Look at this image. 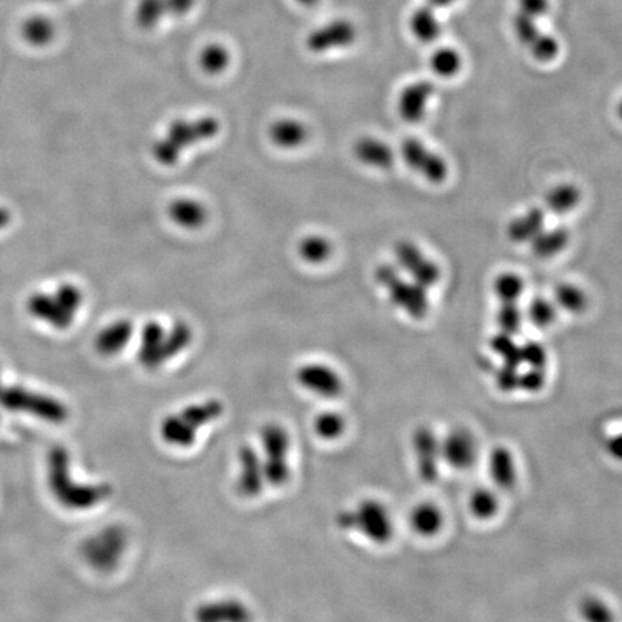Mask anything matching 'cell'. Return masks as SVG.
<instances>
[{"label": "cell", "mask_w": 622, "mask_h": 622, "mask_svg": "<svg viewBox=\"0 0 622 622\" xmlns=\"http://www.w3.org/2000/svg\"><path fill=\"white\" fill-rule=\"evenodd\" d=\"M47 486L52 499L68 512H88L107 502V483H83L72 476L71 454L64 445H54L47 455Z\"/></svg>", "instance_id": "6da1fadb"}, {"label": "cell", "mask_w": 622, "mask_h": 622, "mask_svg": "<svg viewBox=\"0 0 622 622\" xmlns=\"http://www.w3.org/2000/svg\"><path fill=\"white\" fill-rule=\"evenodd\" d=\"M221 130L219 121L212 116L199 117L195 120H173L165 136L153 144V157L163 166L178 163L183 150L202 142H208Z\"/></svg>", "instance_id": "7a4b0ae2"}, {"label": "cell", "mask_w": 622, "mask_h": 622, "mask_svg": "<svg viewBox=\"0 0 622 622\" xmlns=\"http://www.w3.org/2000/svg\"><path fill=\"white\" fill-rule=\"evenodd\" d=\"M337 526L358 532L375 545H386L395 535L394 519L388 507L376 499H365L336 517Z\"/></svg>", "instance_id": "3957f363"}, {"label": "cell", "mask_w": 622, "mask_h": 622, "mask_svg": "<svg viewBox=\"0 0 622 622\" xmlns=\"http://www.w3.org/2000/svg\"><path fill=\"white\" fill-rule=\"evenodd\" d=\"M129 546V533L119 523L101 527L81 542L80 555L85 565L98 574H110L123 561Z\"/></svg>", "instance_id": "277c9868"}, {"label": "cell", "mask_w": 622, "mask_h": 622, "mask_svg": "<svg viewBox=\"0 0 622 622\" xmlns=\"http://www.w3.org/2000/svg\"><path fill=\"white\" fill-rule=\"evenodd\" d=\"M261 458H263L265 480L273 487L286 486L291 477L290 435L283 425L265 424L260 435Z\"/></svg>", "instance_id": "5b68a950"}, {"label": "cell", "mask_w": 622, "mask_h": 622, "mask_svg": "<svg viewBox=\"0 0 622 622\" xmlns=\"http://www.w3.org/2000/svg\"><path fill=\"white\" fill-rule=\"evenodd\" d=\"M0 407L49 424H64L68 419V408L61 401L22 388H6L0 385Z\"/></svg>", "instance_id": "8992f818"}, {"label": "cell", "mask_w": 622, "mask_h": 622, "mask_svg": "<svg viewBox=\"0 0 622 622\" xmlns=\"http://www.w3.org/2000/svg\"><path fill=\"white\" fill-rule=\"evenodd\" d=\"M538 22L539 19L516 12L512 21L513 32L520 45L525 47L536 61L548 64L558 58L561 45L555 36L543 32Z\"/></svg>", "instance_id": "52a82bcc"}, {"label": "cell", "mask_w": 622, "mask_h": 622, "mask_svg": "<svg viewBox=\"0 0 622 622\" xmlns=\"http://www.w3.org/2000/svg\"><path fill=\"white\" fill-rule=\"evenodd\" d=\"M358 39V28L349 19H333L313 29L306 38V48L311 54H327L337 49L349 48Z\"/></svg>", "instance_id": "ba28073f"}, {"label": "cell", "mask_w": 622, "mask_h": 622, "mask_svg": "<svg viewBox=\"0 0 622 622\" xmlns=\"http://www.w3.org/2000/svg\"><path fill=\"white\" fill-rule=\"evenodd\" d=\"M198 0H137L134 22L142 31H153L168 18H185Z\"/></svg>", "instance_id": "9c48e42d"}, {"label": "cell", "mask_w": 622, "mask_h": 622, "mask_svg": "<svg viewBox=\"0 0 622 622\" xmlns=\"http://www.w3.org/2000/svg\"><path fill=\"white\" fill-rule=\"evenodd\" d=\"M376 280L388 290L389 296L396 306L401 307L414 317L422 316L425 313L427 301H425L424 291L418 284L412 286V284L402 280L394 268L385 267V265L376 271Z\"/></svg>", "instance_id": "30bf717a"}, {"label": "cell", "mask_w": 622, "mask_h": 622, "mask_svg": "<svg viewBox=\"0 0 622 622\" xmlns=\"http://www.w3.org/2000/svg\"><path fill=\"white\" fill-rule=\"evenodd\" d=\"M265 480L264 464L261 454L252 445H242L238 450L237 491L245 499H254L261 494Z\"/></svg>", "instance_id": "8fae6325"}, {"label": "cell", "mask_w": 622, "mask_h": 622, "mask_svg": "<svg viewBox=\"0 0 622 622\" xmlns=\"http://www.w3.org/2000/svg\"><path fill=\"white\" fill-rule=\"evenodd\" d=\"M297 382L311 394L322 398H337L343 391L339 373L323 363H306L296 373Z\"/></svg>", "instance_id": "7c38bea8"}, {"label": "cell", "mask_w": 622, "mask_h": 622, "mask_svg": "<svg viewBox=\"0 0 622 622\" xmlns=\"http://www.w3.org/2000/svg\"><path fill=\"white\" fill-rule=\"evenodd\" d=\"M402 156L409 168L431 182H441L447 176L444 159L417 139L405 140L402 144Z\"/></svg>", "instance_id": "4fadbf2b"}, {"label": "cell", "mask_w": 622, "mask_h": 622, "mask_svg": "<svg viewBox=\"0 0 622 622\" xmlns=\"http://www.w3.org/2000/svg\"><path fill=\"white\" fill-rule=\"evenodd\" d=\"M477 455H479L477 440L464 428L448 432L447 437L441 441V457L445 463L457 470H466L474 466Z\"/></svg>", "instance_id": "5bb4252c"}, {"label": "cell", "mask_w": 622, "mask_h": 622, "mask_svg": "<svg viewBox=\"0 0 622 622\" xmlns=\"http://www.w3.org/2000/svg\"><path fill=\"white\" fill-rule=\"evenodd\" d=\"M195 622H252L251 608L238 598H221L199 604Z\"/></svg>", "instance_id": "9a60e30c"}, {"label": "cell", "mask_w": 622, "mask_h": 622, "mask_svg": "<svg viewBox=\"0 0 622 622\" xmlns=\"http://www.w3.org/2000/svg\"><path fill=\"white\" fill-rule=\"evenodd\" d=\"M434 94L435 88L430 81H417L407 85L398 97L399 116L408 123H418L427 114Z\"/></svg>", "instance_id": "2e32d148"}, {"label": "cell", "mask_w": 622, "mask_h": 622, "mask_svg": "<svg viewBox=\"0 0 622 622\" xmlns=\"http://www.w3.org/2000/svg\"><path fill=\"white\" fill-rule=\"evenodd\" d=\"M165 335L166 327L157 322H150L144 326L140 339L139 362L143 368L155 371L165 365Z\"/></svg>", "instance_id": "e0dca14e"}, {"label": "cell", "mask_w": 622, "mask_h": 622, "mask_svg": "<svg viewBox=\"0 0 622 622\" xmlns=\"http://www.w3.org/2000/svg\"><path fill=\"white\" fill-rule=\"evenodd\" d=\"M396 258H398L399 264L418 281V284L428 286V284L437 281V267L430 261L425 260L422 252L414 245L408 244V242L399 244L396 247Z\"/></svg>", "instance_id": "ac0fdd59"}, {"label": "cell", "mask_w": 622, "mask_h": 622, "mask_svg": "<svg viewBox=\"0 0 622 622\" xmlns=\"http://www.w3.org/2000/svg\"><path fill=\"white\" fill-rule=\"evenodd\" d=\"M412 532L422 538L438 535L444 526L443 510L437 504L424 502L412 507L408 517Z\"/></svg>", "instance_id": "d6986e66"}, {"label": "cell", "mask_w": 622, "mask_h": 622, "mask_svg": "<svg viewBox=\"0 0 622 622\" xmlns=\"http://www.w3.org/2000/svg\"><path fill=\"white\" fill-rule=\"evenodd\" d=\"M222 414H224V404L218 399H209V401L199 402V404L188 405V407L176 412L180 421L195 434H199V431L206 425L221 418Z\"/></svg>", "instance_id": "ffe728a7"}, {"label": "cell", "mask_w": 622, "mask_h": 622, "mask_svg": "<svg viewBox=\"0 0 622 622\" xmlns=\"http://www.w3.org/2000/svg\"><path fill=\"white\" fill-rule=\"evenodd\" d=\"M489 474L494 486L510 490L516 486L517 464L515 457L506 448H494L489 458Z\"/></svg>", "instance_id": "44dd1931"}, {"label": "cell", "mask_w": 622, "mask_h": 622, "mask_svg": "<svg viewBox=\"0 0 622 622\" xmlns=\"http://www.w3.org/2000/svg\"><path fill=\"white\" fill-rule=\"evenodd\" d=\"M168 214L176 225L185 229L201 228L208 219L205 206L191 198H179L170 202Z\"/></svg>", "instance_id": "7402d4cb"}, {"label": "cell", "mask_w": 622, "mask_h": 622, "mask_svg": "<svg viewBox=\"0 0 622 622\" xmlns=\"http://www.w3.org/2000/svg\"><path fill=\"white\" fill-rule=\"evenodd\" d=\"M355 155L360 162L376 169H389L394 165V153L391 147L375 137H362L356 142Z\"/></svg>", "instance_id": "603a6c76"}, {"label": "cell", "mask_w": 622, "mask_h": 622, "mask_svg": "<svg viewBox=\"0 0 622 622\" xmlns=\"http://www.w3.org/2000/svg\"><path fill=\"white\" fill-rule=\"evenodd\" d=\"M409 29L422 44H432L443 34V25L438 19L437 12L428 5L421 6L412 12L409 18Z\"/></svg>", "instance_id": "cb8c5ba5"}, {"label": "cell", "mask_w": 622, "mask_h": 622, "mask_svg": "<svg viewBox=\"0 0 622 622\" xmlns=\"http://www.w3.org/2000/svg\"><path fill=\"white\" fill-rule=\"evenodd\" d=\"M268 134L271 142L281 149H296L306 142L309 130L300 120L280 119L271 124Z\"/></svg>", "instance_id": "d4e9b609"}, {"label": "cell", "mask_w": 622, "mask_h": 622, "mask_svg": "<svg viewBox=\"0 0 622 622\" xmlns=\"http://www.w3.org/2000/svg\"><path fill=\"white\" fill-rule=\"evenodd\" d=\"M21 35L26 44L34 48H45L54 42L57 25L45 15H32L21 26Z\"/></svg>", "instance_id": "484cf974"}, {"label": "cell", "mask_w": 622, "mask_h": 622, "mask_svg": "<svg viewBox=\"0 0 622 622\" xmlns=\"http://www.w3.org/2000/svg\"><path fill=\"white\" fill-rule=\"evenodd\" d=\"M133 335L132 323L127 320H120L108 326L100 336H98L97 347L103 355H114L119 353L130 342Z\"/></svg>", "instance_id": "4316f807"}, {"label": "cell", "mask_w": 622, "mask_h": 622, "mask_svg": "<svg viewBox=\"0 0 622 622\" xmlns=\"http://www.w3.org/2000/svg\"><path fill=\"white\" fill-rule=\"evenodd\" d=\"M199 65L208 75H219L231 65V52L225 45L209 44L199 54Z\"/></svg>", "instance_id": "83f0119b"}, {"label": "cell", "mask_w": 622, "mask_h": 622, "mask_svg": "<svg viewBox=\"0 0 622 622\" xmlns=\"http://www.w3.org/2000/svg\"><path fill=\"white\" fill-rule=\"evenodd\" d=\"M431 68L438 77L453 78L463 68V57L454 48L437 49L431 57Z\"/></svg>", "instance_id": "f1b7e54d"}, {"label": "cell", "mask_w": 622, "mask_h": 622, "mask_svg": "<svg viewBox=\"0 0 622 622\" xmlns=\"http://www.w3.org/2000/svg\"><path fill=\"white\" fill-rule=\"evenodd\" d=\"M314 432L322 440L333 441L342 437L346 431V419L340 412L323 411L314 418Z\"/></svg>", "instance_id": "f546056e"}, {"label": "cell", "mask_w": 622, "mask_h": 622, "mask_svg": "<svg viewBox=\"0 0 622 622\" xmlns=\"http://www.w3.org/2000/svg\"><path fill=\"white\" fill-rule=\"evenodd\" d=\"M193 339L191 326L186 322H175L165 335V356L166 360H172L180 355L183 350L188 349Z\"/></svg>", "instance_id": "4dcf8cb0"}, {"label": "cell", "mask_w": 622, "mask_h": 622, "mask_svg": "<svg viewBox=\"0 0 622 622\" xmlns=\"http://www.w3.org/2000/svg\"><path fill=\"white\" fill-rule=\"evenodd\" d=\"M300 257L310 264H322L332 255V244L322 235H309L299 245Z\"/></svg>", "instance_id": "1f68e13d"}, {"label": "cell", "mask_w": 622, "mask_h": 622, "mask_svg": "<svg viewBox=\"0 0 622 622\" xmlns=\"http://www.w3.org/2000/svg\"><path fill=\"white\" fill-rule=\"evenodd\" d=\"M468 509L477 519H491L499 512V497L489 489L476 490L471 493Z\"/></svg>", "instance_id": "d6a6232c"}, {"label": "cell", "mask_w": 622, "mask_h": 622, "mask_svg": "<svg viewBox=\"0 0 622 622\" xmlns=\"http://www.w3.org/2000/svg\"><path fill=\"white\" fill-rule=\"evenodd\" d=\"M549 205L558 212H568L578 202V192L571 186H563V188L555 189L548 196Z\"/></svg>", "instance_id": "836d02e7"}, {"label": "cell", "mask_w": 622, "mask_h": 622, "mask_svg": "<svg viewBox=\"0 0 622 622\" xmlns=\"http://www.w3.org/2000/svg\"><path fill=\"white\" fill-rule=\"evenodd\" d=\"M558 301L569 311L582 310L585 304H587L584 293L574 286H563L559 288Z\"/></svg>", "instance_id": "e575fe53"}, {"label": "cell", "mask_w": 622, "mask_h": 622, "mask_svg": "<svg viewBox=\"0 0 622 622\" xmlns=\"http://www.w3.org/2000/svg\"><path fill=\"white\" fill-rule=\"evenodd\" d=\"M497 293L506 301L515 300L523 291V284L516 276H502L497 280Z\"/></svg>", "instance_id": "d590c367"}, {"label": "cell", "mask_w": 622, "mask_h": 622, "mask_svg": "<svg viewBox=\"0 0 622 622\" xmlns=\"http://www.w3.org/2000/svg\"><path fill=\"white\" fill-rule=\"evenodd\" d=\"M517 5H519L517 12L525 13L535 19H542L551 9L549 0H517Z\"/></svg>", "instance_id": "8d00e7d4"}, {"label": "cell", "mask_w": 622, "mask_h": 622, "mask_svg": "<svg viewBox=\"0 0 622 622\" xmlns=\"http://www.w3.org/2000/svg\"><path fill=\"white\" fill-rule=\"evenodd\" d=\"M585 620L587 622H612L611 612L601 601H587L584 607Z\"/></svg>", "instance_id": "74e56055"}, {"label": "cell", "mask_w": 622, "mask_h": 622, "mask_svg": "<svg viewBox=\"0 0 622 622\" xmlns=\"http://www.w3.org/2000/svg\"><path fill=\"white\" fill-rule=\"evenodd\" d=\"M566 242V234L563 232H552L548 238H546V242H536L538 245V252L540 255H552L559 250H562L565 247Z\"/></svg>", "instance_id": "f35d334b"}, {"label": "cell", "mask_w": 622, "mask_h": 622, "mask_svg": "<svg viewBox=\"0 0 622 622\" xmlns=\"http://www.w3.org/2000/svg\"><path fill=\"white\" fill-rule=\"evenodd\" d=\"M530 317L538 326H546V324H551L555 313H553L551 304L546 301H536L530 310Z\"/></svg>", "instance_id": "ab89813d"}, {"label": "cell", "mask_w": 622, "mask_h": 622, "mask_svg": "<svg viewBox=\"0 0 622 622\" xmlns=\"http://www.w3.org/2000/svg\"><path fill=\"white\" fill-rule=\"evenodd\" d=\"M457 2L458 0H427V5L434 9H443L453 6Z\"/></svg>", "instance_id": "60d3db41"}, {"label": "cell", "mask_w": 622, "mask_h": 622, "mask_svg": "<svg viewBox=\"0 0 622 622\" xmlns=\"http://www.w3.org/2000/svg\"><path fill=\"white\" fill-rule=\"evenodd\" d=\"M301 6H314L320 2V0H296Z\"/></svg>", "instance_id": "b9f144b4"}, {"label": "cell", "mask_w": 622, "mask_h": 622, "mask_svg": "<svg viewBox=\"0 0 622 622\" xmlns=\"http://www.w3.org/2000/svg\"><path fill=\"white\" fill-rule=\"evenodd\" d=\"M615 448H617V453L621 455L622 457V435L620 437V440L615 441Z\"/></svg>", "instance_id": "7bdbcfd3"}, {"label": "cell", "mask_w": 622, "mask_h": 622, "mask_svg": "<svg viewBox=\"0 0 622 622\" xmlns=\"http://www.w3.org/2000/svg\"><path fill=\"white\" fill-rule=\"evenodd\" d=\"M618 116H620V119L622 120V101L620 103V106H618Z\"/></svg>", "instance_id": "ee69618b"}]
</instances>
